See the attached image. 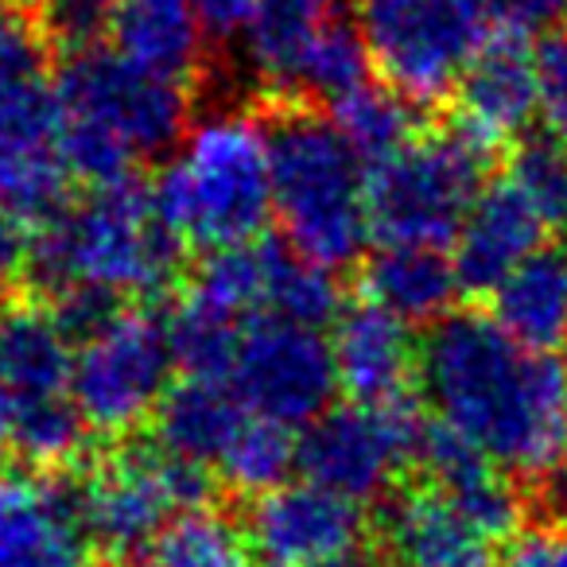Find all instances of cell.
I'll use <instances>...</instances> for the list:
<instances>
[{"label":"cell","instance_id":"obj_1","mask_svg":"<svg viewBox=\"0 0 567 567\" xmlns=\"http://www.w3.org/2000/svg\"><path fill=\"white\" fill-rule=\"evenodd\" d=\"M420 393L497 471L540 478L567 455V365L517 342L494 316L455 311L420 342Z\"/></svg>","mask_w":567,"mask_h":567},{"label":"cell","instance_id":"obj_2","mask_svg":"<svg viewBox=\"0 0 567 567\" xmlns=\"http://www.w3.org/2000/svg\"><path fill=\"white\" fill-rule=\"evenodd\" d=\"M179 237L159 218L156 198L133 175L102 183L82 203H66L32 241V268L59 296L105 300L159 292L179 265Z\"/></svg>","mask_w":567,"mask_h":567},{"label":"cell","instance_id":"obj_3","mask_svg":"<svg viewBox=\"0 0 567 567\" xmlns=\"http://www.w3.org/2000/svg\"><path fill=\"white\" fill-rule=\"evenodd\" d=\"M66 156L74 175L102 183L128 179L144 159L179 144L187 128V90L133 63L121 51H74L59 79Z\"/></svg>","mask_w":567,"mask_h":567},{"label":"cell","instance_id":"obj_4","mask_svg":"<svg viewBox=\"0 0 567 567\" xmlns=\"http://www.w3.org/2000/svg\"><path fill=\"white\" fill-rule=\"evenodd\" d=\"M152 198L183 245L218 252L260 237L272 214L268 128L241 110L203 117L159 172Z\"/></svg>","mask_w":567,"mask_h":567},{"label":"cell","instance_id":"obj_5","mask_svg":"<svg viewBox=\"0 0 567 567\" xmlns=\"http://www.w3.org/2000/svg\"><path fill=\"white\" fill-rule=\"evenodd\" d=\"M272 144V214L300 257L347 268L362 257L370 226V179L334 121L284 113L268 128Z\"/></svg>","mask_w":567,"mask_h":567},{"label":"cell","instance_id":"obj_6","mask_svg":"<svg viewBox=\"0 0 567 567\" xmlns=\"http://www.w3.org/2000/svg\"><path fill=\"white\" fill-rule=\"evenodd\" d=\"M489 148L455 125L416 136L404 152L373 167L370 226L385 245H447L486 190Z\"/></svg>","mask_w":567,"mask_h":567},{"label":"cell","instance_id":"obj_7","mask_svg":"<svg viewBox=\"0 0 567 567\" xmlns=\"http://www.w3.org/2000/svg\"><path fill=\"white\" fill-rule=\"evenodd\" d=\"M370 63L409 102H440L486 48L478 0H354Z\"/></svg>","mask_w":567,"mask_h":567},{"label":"cell","instance_id":"obj_8","mask_svg":"<svg viewBox=\"0 0 567 567\" xmlns=\"http://www.w3.org/2000/svg\"><path fill=\"white\" fill-rule=\"evenodd\" d=\"M0 378L17 404L12 447L40 466L74 458L86 420L74 404V334L40 308L0 311Z\"/></svg>","mask_w":567,"mask_h":567},{"label":"cell","instance_id":"obj_9","mask_svg":"<svg viewBox=\"0 0 567 567\" xmlns=\"http://www.w3.org/2000/svg\"><path fill=\"white\" fill-rule=\"evenodd\" d=\"M172 365L175 347L164 319L128 308L105 316L74 339V404L86 427L121 435L156 416Z\"/></svg>","mask_w":567,"mask_h":567},{"label":"cell","instance_id":"obj_10","mask_svg":"<svg viewBox=\"0 0 567 567\" xmlns=\"http://www.w3.org/2000/svg\"><path fill=\"white\" fill-rule=\"evenodd\" d=\"M226 381L252 416L308 427L331 409L339 365L331 339L319 327L265 316L245 323Z\"/></svg>","mask_w":567,"mask_h":567},{"label":"cell","instance_id":"obj_11","mask_svg":"<svg viewBox=\"0 0 567 567\" xmlns=\"http://www.w3.org/2000/svg\"><path fill=\"white\" fill-rule=\"evenodd\" d=\"M210 497L206 466L164 447H128L102 463L79 489L86 533L110 551L148 548L172 517Z\"/></svg>","mask_w":567,"mask_h":567},{"label":"cell","instance_id":"obj_12","mask_svg":"<svg viewBox=\"0 0 567 567\" xmlns=\"http://www.w3.org/2000/svg\"><path fill=\"white\" fill-rule=\"evenodd\" d=\"M424 424L409 404H342L308 424L300 440V471L308 482L350 502H373L416 463Z\"/></svg>","mask_w":567,"mask_h":567},{"label":"cell","instance_id":"obj_13","mask_svg":"<svg viewBox=\"0 0 567 567\" xmlns=\"http://www.w3.org/2000/svg\"><path fill=\"white\" fill-rule=\"evenodd\" d=\"M71 175L63 102L48 74L0 82V206L43 226L66 206Z\"/></svg>","mask_w":567,"mask_h":567},{"label":"cell","instance_id":"obj_14","mask_svg":"<svg viewBox=\"0 0 567 567\" xmlns=\"http://www.w3.org/2000/svg\"><path fill=\"white\" fill-rule=\"evenodd\" d=\"M249 540L272 567H370V528L358 502L316 482L260 494Z\"/></svg>","mask_w":567,"mask_h":567},{"label":"cell","instance_id":"obj_15","mask_svg":"<svg viewBox=\"0 0 567 567\" xmlns=\"http://www.w3.org/2000/svg\"><path fill=\"white\" fill-rule=\"evenodd\" d=\"M79 494L0 466V567H86Z\"/></svg>","mask_w":567,"mask_h":567},{"label":"cell","instance_id":"obj_16","mask_svg":"<svg viewBox=\"0 0 567 567\" xmlns=\"http://www.w3.org/2000/svg\"><path fill=\"white\" fill-rule=\"evenodd\" d=\"M540 113V71L525 35L505 32L486 43L458 82V125L486 144L517 141Z\"/></svg>","mask_w":567,"mask_h":567},{"label":"cell","instance_id":"obj_17","mask_svg":"<svg viewBox=\"0 0 567 567\" xmlns=\"http://www.w3.org/2000/svg\"><path fill=\"white\" fill-rule=\"evenodd\" d=\"M544 245V221L509 179L486 187L455 234V272L463 292L494 296V288Z\"/></svg>","mask_w":567,"mask_h":567},{"label":"cell","instance_id":"obj_18","mask_svg":"<svg viewBox=\"0 0 567 567\" xmlns=\"http://www.w3.org/2000/svg\"><path fill=\"white\" fill-rule=\"evenodd\" d=\"M334 365L339 389H347L358 404H393L416 378L420 347L404 319L362 303L347 311L334 327Z\"/></svg>","mask_w":567,"mask_h":567},{"label":"cell","instance_id":"obj_19","mask_svg":"<svg viewBox=\"0 0 567 567\" xmlns=\"http://www.w3.org/2000/svg\"><path fill=\"white\" fill-rule=\"evenodd\" d=\"M385 548L396 567H494L489 536L440 489H416L389 505Z\"/></svg>","mask_w":567,"mask_h":567},{"label":"cell","instance_id":"obj_20","mask_svg":"<svg viewBox=\"0 0 567 567\" xmlns=\"http://www.w3.org/2000/svg\"><path fill=\"white\" fill-rule=\"evenodd\" d=\"M296 252L280 249L276 241L252 237V241L229 245V249L210 252L198 276L190 280L187 300L210 308L214 316L229 323H252V319L276 316L284 276L292 268Z\"/></svg>","mask_w":567,"mask_h":567},{"label":"cell","instance_id":"obj_21","mask_svg":"<svg viewBox=\"0 0 567 567\" xmlns=\"http://www.w3.org/2000/svg\"><path fill=\"white\" fill-rule=\"evenodd\" d=\"M489 300L497 323L525 347L551 350L567 342V237L528 252Z\"/></svg>","mask_w":567,"mask_h":567},{"label":"cell","instance_id":"obj_22","mask_svg":"<svg viewBox=\"0 0 567 567\" xmlns=\"http://www.w3.org/2000/svg\"><path fill=\"white\" fill-rule=\"evenodd\" d=\"M252 412L221 378H187L164 396L156 412V440L164 451L195 466H218Z\"/></svg>","mask_w":567,"mask_h":567},{"label":"cell","instance_id":"obj_23","mask_svg":"<svg viewBox=\"0 0 567 567\" xmlns=\"http://www.w3.org/2000/svg\"><path fill=\"white\" fill-rule=\"evenodd\" d=\"M463 292L455 260L440 245H385L365 265V296L373 308L404 323H440Z\"/></svg>","mask_w":567,"mask_h":567},{"label":"cell","instance_id":"obj_24","mask_svg":"<svg viewBox=\"0 0 567 567\" xmlns=\"http://www.w3.org/2000/svg\"><path fill=\"white\" fill-rule=\"evenodd\" d=\"M113 48L167 79H187L203 55V24L195 0H113Z\"/></svg>","mask_w":567,"mask_h":567},{"label":"cell","instance_id":"obj_25","mask_svg":"<svg viewBox=\"0 0 567 567\" xmlns=\"http://www.w3.org/2000/svg\"><path fill=\"white\" fill-rule=\"evenodd\" d=\"M342 0H260L249 32V59L272 90H296V74L311 40L339 20Z\"/></svg>","mask_w":567,"mask_h":567},{"label":"cell","instance_id":"obj_26","mask_svg":"<svg viewBox=\"0 0 567 567\" xmlns=\"http://www.w3.org/2000/svg\"><path fill=\"white\" fill-rule=\"evenodd\" d=\"M331 121L342 141L358 152L362 164H385L396 152L416 141V113L404 94L393 86H358L347 97L331 102Z\"/></svg>","mask_w":567,"mask_h":567},{"label":"cell","instance_id":"obj_27","mask_svg":"<svg viewBox=\"0 0 567 567\" xmlns=\"http://www.w3.org/2000/svg\"><path fill=\"white\" fill-rule=\"evenodd\" d=\"M148 567H252L249 536L221 513L187 509L148 544Z\"/></svg>","mask_w":567,"mask_h":567},{"label":"cell","instance_id":"obj_28","mask_svg":"<svg viewBox=\"0 0 567 567\" xmlns=\"http://www.w3.org/2000/svg\"><path fill=\"white\" fill-rule=\"evenodd\" d=\"M292 466H300V443L292 440V427L249 416L214 471L241 494H272L276 486H284Z\"/></svg>","mask_w":567,"mask_h":567},{"label":"cell","instance_id":"obj_29","mask_svg":"<svg viewBox=\"0 0 567 567\" xmlns=\"http://www.w3.org/2000/svg\"><path fill=\"white\" fill-rule=\"evenodd\" d=\"M509 183L525 195L544 229L567 237V148L556 136H520L509 159Z\"/></svg>","mask_w":567,"mask_h":567},{"label":"cell","instance_id":"obj_30","mask_svg":"<svg viewBox=\"0 0 567 567\" xmlns=\"http://www.w3.org/2000/svg\"><path fill=\"white\" fill-rule=\"evenodd\" d=\"M370 51L362 43V32L342 20L327 24L323 32L311 40L308 55L300 63V74H296V90H308V94L319 97H347L350 90L365 86V71H370Z\"/></svg>","mask_w":567,"mask_h":567},{"label":"cell","instance_id":"obj_31","mask_svg":"<svg viewBox=\"0 0 567 567\" xmlns=\"http://www.w3.org/2000/svg\"><path fill=\"white\" fill-rule=\"evenodd\" d=\"M536 71H540V117L567 148V32L544 35L536 48Z\"/></svg>","mask_w":567,"mask_h":567},{"label":"cell","instance_id":"obj_32","mask_svg":"<svg viewBox=\"0 0 567 567\" xmlns=\"http://www.w3.org/2000/svg\"><path fill=\"white\" fill-rule=\"evenodd\" d=\"M110 4L113 0H51V32L63 43H71L74 51L94 48L97 35L110 32Z\"/></svg>","mask_w":567,"mask_h":567},{"label":"cell","instance_id":"obj_33","mask_svg":"<svg viewBox=\"0 0 567 567\" xmlns=\"http://www.w3.org/2000/svg\"><path fill=\"white\" fill-rule=\"evenodd\" d=\"M502 567H567V525L544 520L509 540Z\"/></svg>","mask_w":567,"mask_h":567},{"label":"cell","instance_id":"obj_34","mask_svg":"<svg viewBox=\"0 0 567 567\" xmlns=\"http://www.w3.org/2000/svg\"><path fill=\"white\" fill-rule=\"evenodd\" d=\"M478 9L505 32H548L567 17V0H478Z\"/></svg>","mask_w":567,"mask_h":567},{"label":"cell","instance_id":"obj_35","mask_svg":"<svg viewBox=\"0 0 567 567\" xmlns=\"http://www.w3.org/2000/svg\"><path fill=\"white\" fill-rule=\"evenodd\" d=\"M198 24H203L206 40H249L252 24H257L260 0H195Z\"/></svg>","mask_w":567,"mask_h":567},{"label":"cell","instance_id":"obj_36","mask_svg":"<svg viewBox=\"0 0 567 567\" xmlns=\"http://www.w3.org/2000/svg\"><path fill=\"white\" fill-rule=\"evenodd\" d=\"M32 265V241L24 237V221L0 206V292Z\"/></svg>","mask_w":567,"mask_h":567},{"label":"cell","instance_id":"obj_37","mask_svg":"<svg viewBox=\"0 0 567 567\" xmlns=\"http://www.w3.org/2000/svg\"><path fill=\"white\" fill-rule=\"evenodd\" d=\"M536 489H540V505L548 509V520L567 525V455L536 478Z\"/></svg>","mask_w":567,"mask_h":567},{"label":"cell","instance_id":"obj_38","mask_svg":"<svg viewBox=\"0 0 567 567\" xmlns=\"http://www.w3.org/2000/svg\"><path fill=\"white\" fill-rule=\"evenodd\" d=\"M12 427H17V404H12V393L0 378V451L12 447Z\"/></svg>","mask_w":567,"mask_h":567},{"label":"cell","instance_id":"obj_39","mask_svg":"<svg viewBox=\"0 0 567 567\" xmlns=\"http://www.w3.org/2000/svg\"><path fill=\"white\" fill-rule=\"evenodd\" d=\"M40 4H51V0H40Z\"/></svg>","mask_w":567,"mask_h":567},{"label":"cell","instance_id":"obj_40","mask_svg":"<svg viewBox=\"0 0 567 567\" xmlns=\"http://www.w3.org/2000/svg\"><path fill=\"white\" fill-rule=\"evenodd\" d=\"M564 347H567V342H564Z\"/></svg>","mask_w":567,"mask_h":567}]
</instances>
